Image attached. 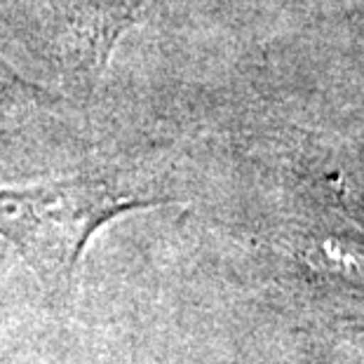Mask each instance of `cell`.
Here are the masks:
<instances>
[{
  "label": "cell",
  "mask_w": 364,
  "mask_h": 364,
  "mask_svg": "<svg viewBox=\"0 0 364 364\" xmlns=\"http://www.w3.org/2000/svg\"><path fill=\"white\" fill-rule=\"evenodd\" d=\"M141 0H52L75 38L82 64L102 71L118 38L134 24Z\"/></svg>",
  "instance_id": "2"
},
{
  "label": "cell",
  "mask_w": 364,
  "mask_h": 364,
  "mask_svg": "<svg viewBox=\"0 0 364 364\" xmlns=\"http://www.w3.org/2000/svg\"><path fill=\"white\" fill-rule=\"evenodd\" d=\"M160 203L118 174L0 188V237L50 291H68L90 237L115 216Z\"/></svg>",
  "instance_id": "1"
}]
</instances>
